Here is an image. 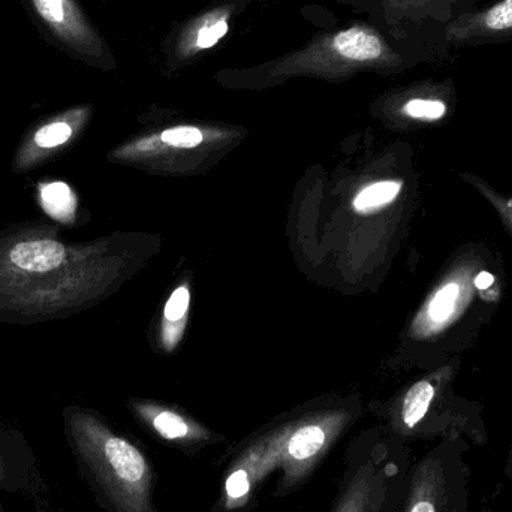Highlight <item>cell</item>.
Wrapping results in <instances>:
<instances>
[{"instance_id": "12", "label": "cell", "mask_w": 512, "mask_h": 512, "mask_svg": "<svg viewBox=\"0 0 512 512\" xmlns=\"http://www.w3.org/2000/svg\"><path fill=\"white\" fill-rule=\"evenodd\" d=\"M402 185L397 182H379L370 185L364 189L355 198L354 206L358 212H366V210L376 209V207L385 206L391 203L394 198L399 195Z\"/></svg>"}, {"instance_id": "13", "label": "cell", "mask_w": 512, "mask_h": 512, "mask_svg": "<svg viewBox=\"0 0 512 512\" xmlns=\"http://www.w3.org/2000/svg\"><path fill=\"white\" fill-rule=\"evenodd\" d=\"M460 288L457 283H448L444 288L439 289L438 294L433 297L429 307L430 318L435 322H444L450 318L451 313L456 309V301L459 298Z\"/></svg>"}, {"instance_id": "17", "label": "cell", "mask_w": 512, "mask_h": 512, "mask_svg": "<svg viewBox=\"0 0 512 512\" xmlns=\"http://www.w3.org/2000/svg\"><path fill=\"white\" fill-rule=\"evenodd\" d=\"M227 32V21H218V23L213 24V26L204 27V29L201 30L200 35H198V47H213L219 39L224 38V36L227 35Z\"/></svg>"}, {"instance_id": "15", "label": "cell", "mask_w": 512, "mask_h": 512, "mask_svg": "<svg viewBox=\"0 0 512 512\" xmlns=\"http://www.w3.org/2000/svg\"><path fill=\"white\" fill-rule=\"evenodd\" d=\"M161 140L168 146L191 149V147H197L198 144H201L203 134H201L200 129L191 128V126H180V128L167 129V131L162 132Z\"/></svg>"}, {"instance_id": "16", "label": "cell", "mask_w": 512, "mask_h": 512, "mask_svg": "<svg viewBox=\"0 0 512 512\" xmlns=\"http://www.w3.org/2000/svg\"><path fill=\"white\" fill-rule=\"evenodd\" d=\"M189 301H191V295H189L188 289L177 288L168 300L167 306H165V318L168 321L182 319L188 312Z\"/></svg>"}, {"instance_id": "11", "label": "cell", "mask_w": 512, "mask_h": 512, "mask_svg": "<svg viewBox=\"0 0 512 512\" xmlns=\"http://www.w3.org/2000/svg\"><path fill=\"white\" fill-rule=\"evenodd\" d=\"M334 48L343 57L358 60V62L379 59L384 53V45H382L381 39L373 33L360 29H349L340 32L334 38Z\"/></svg>"}, {"instance_id": "6", "label": "cell", "mask_w": 512, "mask_h": 512, "mask_svg": "<svg viewBox=\"0 0 512 512\" xmlns=\"http://www.w3.org/2000/svg\"><path fill=\"white\" fill-rule=\"evenodd\" d=\"M47 484L39 472L35 453L20 430L0 426V512L2 495H20L33 504L48 502Z\"/></svg>"}, {"instance_id": "14", "label": "cell", "mask_w": 512, "mask_h": 512, "mask_svg": "<svg viewBox=\"0 0 512 512\" xmlns=\"http://www.w3.org/2000/svg\"><path fill=\"white\" fill-rule=\"evenodd\" d=\"M405 113L414 119L438 120L447 113V104L441 99L415 98L405 105Z\"/></svg>"}, {"instance_id": "4", "label": "cell", "mask_w": 512, "mask_h": 512, "mask_svg": "<svg viewBox=\"0 0 512 512\" xmlns=\"http://www.w3.org/2000/svg\"><path fill=\"white\" fill-rule=\"evenodd\" d=\"M463 439H447L412 462L399 512H469V469Z\"/></svg>"}, {"instance_id": "1", "label": "cell", "mask_w": 512, "mask_h": 512, "mask_svg": "<svg viewBox=\"0 0 512 512\" xmlns=\"http://www.w3.org/2000/svg\"><path fill=\"white\" fill-rule=\"evenodd\" d=\"M351 424L345 411H325L259 430L227 451L212 512H255L264 484L276 475L273 498L303 489Z\"/></svg>"}, {"instance_id": "3", "label": "cell", "mask_w": 512, "mask_h": 512, "mask_svg": "<svg viewBox=\"0 0 512 512\" xmlns=\"http://www.w3.org/2000/svg\"><path fill=\"white\" fill-rule=\"evenodd\" d=\"M343 466L328 512H399L412 466L405 442L369 430L346 448Z\"/></svg>"}, {"instance_id": "7", "label": "cell", "mask_w": 512, "mask_h": 512, "mask_svg": "<svg viewBox=\"0 0 512 512\" xmlns=\"http://www.w3.org/2000/svg\"><path fill=\"white\" fill-rule=\"evenodd\" d=\"M89 108L75 107L60 111L33 125L24 135L12 161V171L29 173L33 168L56 158L83 128Z\"/></svg>"}, {"instance_id": "2", "label": "cell", "mask_w": 512, "mask_h": 512, "mask_svg": "<svg viewBox=\"0 0 512 512\" xmlns=\"http://www.w3.org/2000/svg\"><path fill=\"white\" fill-rule=\"evenodd\" d=\"M62 417L78 475L102 511L164 512L155 501V465L141 445L90 409L68 406Z\"/></svg>"}, {"instance_id": "5", "label": "cell", "mask_w": 512, "mask_h": 512, "mask_svg": "<svg viewBox=\"0 0 512 512\" xmlns=\"http://www.w3.org/2000/svg\"><path fill=\"white\" fill-rule=\"evenodd\" d=\"M42 39L71 59L104 65L105 44L80 0H21Z\"/></svg>"}, {"instance_id": "19", "label": "cell", "mask_w": 512, "mask_h": 512, "mask_svg": "<svg viewBox=\"0 0 512 512\" xmlns=\"http://www.w3.org/2000/svg\"><path fill=\"white\" fill-rule=\"evenodd\" d=\"M36 512H53L51 511L50 502H45V504L36 505Z\"/></svg>"}, {"instance_id": "10", "label": "cell", "mask_w": 512, "mask_h": 512, "mask_svg": "<svg viewBox=\"0 0 512 512\" xmlns=\"http://www.w3.org/2000/svg\"><path fill=\"white\" fill-rule=\"evenodd\" d=\"M403 12L409 17L417 18L420 23L432 24L439 42L447 53L445 45V32L448 26L460 15L480 8V0H397Z\"/></svg>"}, {"instance_id": "8", "label": "cell", "mask_w": 512, "mask_h": 512, "mask_svg": "<svg viewBox=\"0 0 512 512\" xmlns=\"http://www.w3.org/2000/svg\"><path fill=\"white\" fill-rule=\"evenodd\" d=\"M134 414L159 442L188 457L198 456L212 445L224 441L222 436L176 409L137 403Z\"/></svg>"}, {"instance_id": "9", "label": "cell", "mask_w": 512, "mask_h": 512, "mask_svg": "<svg viewBox=\"0 0 512 512\" xmlns=\"http://www.w3.org/2000/svg\"><path fill=\"white\" fill-rule=\"evenodd\" d=\"M512 41V0H495L492 5L466 12L445 32L451 48L483 47Z\"/></svg>"}, {"instance_id": "20", "label": "cell", "mask_w": 512, "mask_h": 512, "mask_svg": "<svg viewBox=\"0 0 512 512\" xmlns=\"http://www.w3.org/2000/svg\"><path fill=\"white\" fill-rule=\"evenodd\" d=\"M507 475L512 480V448L510 450V456H508V463H507Z\"/></svg>"}, {"instance_id": "18", "label": "cell", "mask_w": 512, "mask_h": 512, "mask_svg": "<svg viewBox=\"0 0 512 512\" xmlns=\"http://www.w3.org/2000/svg\"><path fill=\"white\" fill-rule=\"evenodd\" d=\"M493 282H495V277H493V274L487 273V271L478 274L477 279H475V285L480 289L490 288Z\"/></svg>"}]
</instances>
